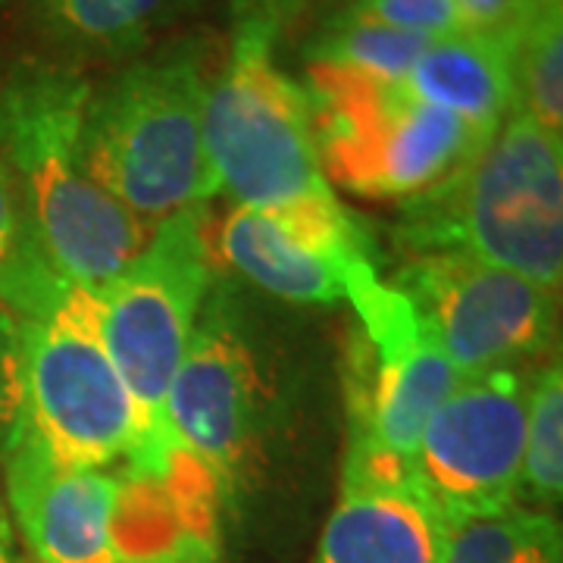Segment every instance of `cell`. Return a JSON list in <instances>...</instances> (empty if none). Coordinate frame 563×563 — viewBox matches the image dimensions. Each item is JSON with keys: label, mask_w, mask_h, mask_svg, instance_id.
Instances as JSON below:
<instances>
[{"label": "cell", "mask_w": 563, "mask_h": 563, "mask_svg": "<svg viewBox=\"0 0 563 563\" xmlns=\"http://www.w3.org/2000/svg\"><path fill=\"white\" fill-rule=\"evenodd\" d=\"M266 383L232 291L213 282L166 395L179 444L210 470L222 495L242 483L266 429Z\"/></svg>", "instance_id": "9c48e42d"}, {"label": "cell", "mask_w": 563, "mask_h": 563, "mask_svg": "<svg viewBox=\"0 0 563 563\" xmlns=\"http://www.w3.org/2000/svg\"><path fill=\"white\" fill-rule=\"evenodd\" d=\"M463 22V32L514 35L532 0H451Z\"/></svg>", "instance_id": "cb8c5ba5"}, {"label": "cell", "mask_w": 563, "mask_h": 563, "mask_svg": "<svg viewBox=\"0 0 563 563\" xmlns=\"http://www.w3.org/2000/svg\"><path fill=\"white\" fill-rule=\"evenodd\" d=\"M20 342H16V320L0 307V454L13 435L20 420Z\"/></svg>", "instance_id": "603a6c76"}, {"label": "cell", "mask_w": 563, "mask_h": 563, "mask_svg": "<svg viewBox=\"0 0 563 563\" xmlns=\"http://www.w3.org/2000/svg\"><path fill=\"white\" fill-rule=\"evenodd\" d=\"M201 0H32V25L47 41L54 60L139 57L163 29L188 16Z\"/></svg>", "instance_id": "2e32d148"}, {"label": "cell", "mask_w": 563, "mask_h": 563, "mask_svg": "<svg viewBox=\"0 0 563 563\" xmlns=\"http://www.w3.org/2000/svg\"><path fill=\"white\" fill-rule=\"evenodd\" d=\"M404 88L413 98L454 113L470 129L495 135L517 103L510 35L457 32L429 41Z\"/></svg>", "instance_id": "9a60e30c"}, {"label": "cell", "mask_w": 563, "mask_h": 563, "mask_svg": "<svg viewBox=\"0 0 563 563\" xmlns=\"http://www.w3.org/2000/svg\"><path fill=\"white\" fill-rule=\"evenodd\" d=\"M0 307L16 320L20 420L51 457L73 466L135 461L166 470L188 454H157L132 391L107 351L95 291L66 279L35 242L0 285Z\"/></svg>", "instance_id": "6da1fadb"}, {"label": "cell", "mask_w": 563, "mask_h": 563, "mask_svg": "<svg viewBox=\"0 0 563 563\" xmlns=\"http://www.w3.org/2000/svg\"><path fill=\"white\" fill-rule=\"evenodd\" d=\"M213 282L207 210L195 207L157 222L139 254L95 288L107 351L157 454L181 451L166 420V395Z\"/></svg>", "instance_id": "52a82bcc"}, {"label": "cell", "mask_w": 563, "mask_h": 563, "mask_svg": "<svg viewBox=\"0 0 563 563\" xmlns=\"http://www.w3.org/2000/svg\"><path fill=\"white\" fill-rule=\"evenodd\" d=\"M457 376L526 366L558 344V291L466 254H407L391 282Z\"/></svg>", "instance_id": "ba28073f"}, {"label": "cell", "mask_w": 563, "mask_h": 563, "mask_svg": "<svg viewBox=\"0 0 563 563\" xmlns=\"http://www.w3.org/2000/svg\"><path fill=\"white\" fill-rule=\"evenodd\" d=\"M563 3L532 0L510 35L517 110L563 135Z\"/></svg>", "instance_id": "ac0fdd59"}, {"label": "cell", "mask_w": 563, "mask_h": 563, "mask_svg": "<svg viewBox=\"0 0 563 563\" xmlns=\"http://www.w3.org/2000/svg\"><path fill=\"white\" fill-rule=\"evenodd\" d=\"M542 3H561V0H542Z\"/></svg>", "instance_id": "83f0119b"}, {"label": "cell", "mask_w": 563, "mask_h": 563, "mask_svg": "<svg viewBox=\"0 0 563 563\" xmlns=\"http://www.w3.org/2000/svg\"><path fill=\"white\" fill-rule=\"evenodd\" d=\"M448 523L413 466L351 432L335 510L313 563H442Z\"/></svg>", "instance_id": "5bb4252c"}, {"label": "cell", "mask_w": 563, "mask_h": 563, "mask_svg": "<svg viewBox=\"0 0 563 563\" xmlns=\"http://www.w3.org/2000/svg\"><path fill=\"white\" fill-rule=\"evenodd\" d=\"M210 73V47L191 38L135 57L91 85L81 132L88 166L147 229L220 198L203 141Z\"/></svg>", "instance_id": "277c9868"}, {"label": "cell", "mask_w": 563, "mask_h": 563, "mask_svg": "<svg viewBox=\"0 0 563 563\" xmlns=\"http://www.w3.org/2000/svg\"><path fill=\"white\" fill-rule=\"evenodd\" d=\"M563 492V369L548 357L529 373L520 504L554 507Z\"/></svg>", "instance_id": "d6986e66"}, {"label": "cell", "mask_w": 563, "mask_h": 563, "mask_svg": "<svg viewBox=\"0 0 563 563\" xmlns=\"http://www.w3.org/2000/svg\"><path fill=\"white\" fill-rule=\"evenodd\" d=\"M139 466H73L13 429L0 454V488L13 529L38 563H113Z\"/></svg>", "instance_id": "7c38bea8"}, {"label": "cell", "mask_w": 563, "mask_h": 563, "mask_svg": "<svg viewBox=\"0 0 563 563\" xmlns=\"http://www.w3.org/2000/svg\"><path fill=\"white\" fill-rule=\"evenodd\" d=\"M561 139L514 107L470 161L404 201L407 254H466L561 291Z\"/></svg>", "instance_id": "3957f363"}, {"label": "cell", "mask_w": 563, "mask_h": 563, "mask_svg": "<svg viewBox=\"0 0 563 563\" xmlns=\"http://www.w3.org/2000/svg\"><path fill=\"white\" fill-rule=\"evenodd\" d=\"M529 373L461 379L426 426L410 466L448 526L520 504Z\"/></svg>", "instance_id": "30bf717a"}, {"label": "cell", "mask_w": 563, "mask_h": 563, "mask_svg": "<svg viewBox=\"0 0 563 563\" xmlns=\"http://www.w3.org/2000/svg\"><path fill=\"white\" fill-rule=\"evenodd\" d=\"M0 563H25L16 544V529L7 514V501H3V488H0Z\"/></svg>", "instance_id": "d4e9b609"}, {"label": "cell", "mask_w": 563, "mask_h": 563, "mask_svg": "<svg viewBox=\"0 0 563 563\" xmlns=\"http://www.w3.org/2000/svg\"><path fill=\"white\" fill-rule=\"evenodd\" d=\"M91 81L63 60L13 63L0 76V161L10 166L29 225L66 279L101 288L151 229L113 201L85 157Z\"/></svg>", "instance_id": "7a4b0ae2"}, {"label": "cell", "mask_w": 563, "mask_h": 563, "mask_svg": "<svg viewBox=\"0 0 563 563\" xmlns=\"http://www.w3.org/2000/svg\"><path fill=\"white\" fill-rule=\"evenodd\" d=\"M344 10L357 20L429 41L463 32V22L451 0H347Z\"/></svg>", "instance_id": "44dd1931"}, {"label": "cell", "mask_w": 563, "mask_h": 563, "mask_svg": "<svg viewBox=\"0 0 563 563\" xmlns=\"http://www.w3.org/2000/svg\"><path fill=\"white\" fill-rule=\"evenodd\" d=\"M235 10H257L276 25H282V22L295 16V0H235Z\"/></svg>", "instance_id": "484cf974"}, {"label": "cell", "mask_w": 563, "mask_h": 563, "mask_svg": "<svg viewBox=\"0 0 563 563\" xmlns=\"http://www.w3.org/2000/svg\"><path fill=\"white\" fill-rule=\"evenodd\" d=\"M307 103L322 173L361 198L410 201L435 188L492 135L413 98L404 81H379L307 63Z\"/></svg>", "instance_id": "8992f818"}, {"label": "cell", "mask_w": 563, "mask_h": 563, "mask_svg": "<svg viewBox=\"0 0 563 563\" xmlns=\"http://www.w3.org/2000/svg\"><path fill=\"white\" fill-rule=\"evenodd\" d=\"M344 301L361 320L363 354H369L351 391V432L410 461L461 376L413 303L391 282L379 279L373 263L357 266Z\"/></svg>", "instance_id": "8fae6325"}, {"label": "cell", "mask_w": 563, "mask_h": 563, "mask_svg": "<svg viewBox=\"0 0 563 563\" xmlns=\"http://www.w3.org/2000/svg\"><path fill=\"white\" fill-rule=\"evenodd\" d=\"M442 563H563L561 523L523 504L470 517L448 526Z\"/></svg>", "instance_id": "e0dca14e"}, {"label": "cell", "mask_w": 563, "mask_h": 563, "mask_svg": "<svg viewBox=\"0 0 563 563\" xmlns=\"http://www.w3.org/2000/svg\"><path fill=\"white\" fill-rule=\"evenodd\" d=\"M220 261L288 303H339L369 247L342 203L301 210L232 207L217 229Z\"/></svg>", "instance_id": "4fadbf2b"}, {"label": "cell", "mask_w": 563, "mask_h": 563, "mask_svg": "<svg viewBox=\"0 0 563 563\" xmlns=\"http://www.w3.org/2000/svg\"><path fill=\"white\" fill-rule=\"evenodd\" d=\"M0 3H3V0H0Z\"/></svg>", "instance_id": "f1b7e54d"}, {"label": "cell", "mask_w": 563, "mask_h": 563, "mask_svg": "<svg viewBox=\"0 0 563 563\" xmlns=\"http://www.w3.org/2000/svg\"><path fill=\"white\" fill-rule=\"evenodd\" d=\"M303 3H310V0H295V13H298V10H301Z\"/></svg>", "instance_id": "4316f807"}, {"label": "cell", "mask_w": 563, "mask_h": 563, "mask_svg": "<svg viewBox=\"0 0 563 563\" xmlns=\"http://www.w3.org/2000/svg\"><path fill=\"white\" fill-rule=\"evenodd\" d=\"M279 29L257 10H235L203 98L207 157L235 207H329L339 198L322 173L307 91L276 63Z\"/></svg>", "instance_id": "5b68a950"}, {"label": "cell", "mask_w": 563, "mask_h": 563, "mask_svg": "<svg viewBox=\"0 0 563 563\" xmlns=\"http://www.w3.org/2000/svg\"><path fill=\"white\" fill-rule=\"evenodd\" d=\"M426 44L429 38L357 20L342 10L322 22L317 38L307 44V63H329L366 79L404 81Z\"/></svg>", "instance_id": "ffe728a7"}, {"label": "cell", "mask_w": 563, "mask_h": 563, "mask_svg": "<svg viewBox=\"0 0 563 563\" xmlns=\"http://www.w3.org/2000/svg\"><path fill=\"white\" fill-rule=\"evenodd\" d=\"M35 242L38 239L25 217L16 179H13L10 166L0 161V285L10 279L16 263L25 257V251Z\"/></svg>", "instance_id": "7402d4cb"}]
</instances>
